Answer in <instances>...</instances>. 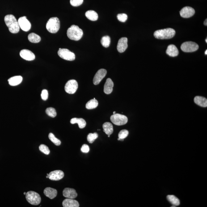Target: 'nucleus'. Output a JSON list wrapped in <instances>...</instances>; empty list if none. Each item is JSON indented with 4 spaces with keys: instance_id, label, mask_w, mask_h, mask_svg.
<instances>
[{
    "instance_id": "obj_1",
    "label": "nucleus",
    "mask_w": 207,
    "mask_h": 207,
    "mask_svg": "<svg viewBox=\"0 0 207 207\" xmlns=\"http://www.w3.org/2000/svg\"><path fill=\"white\" fill-rule=\"evenodd\" d=\"M4 21L9 31L12 34H17L20 31V26L18 21L12 15H7L5 17Z\"/></svg>"
},
{
    "instance_id": "obj_2",
    "label": "nucleus",
    "mask_w": 207,
    "mask_h": 207,
    "mask_svg": "<svg viewBox=\"0 0 207 207\" xmlns=\"http://www.w3.org/2000/svg\"><path fill=\"white\" fill-rule=\"evenodd\" d=\"M83 31L78 26L72 25L68 29L67 35L71 40L78 41L80 40L83 35Z\"/></svg>"
},
{
    "instance_id": "obj_3",
    "label": "nucleus",
    "mask_w": 207,
    "mask_h": 207,
    "mask_svg": "<svg viewBox=\"0 0 207 207\" xmlns=\"http://www.w3.org/2000/svg\"><path fill=\"white\" fill-rule=\"evenodd\" d=\"M175 34L176 31L173 29L167 28L156 31L154 36L157 39H168L173 37Z\"/></svg>"
},
{
    "instance_id": "obj_4",
    "label": "nucleus",
    "mask_w": 207,
    "mask_h": 207,
    "mask_svg": "<svg viewBox=\"0 0 207 207\" xmlns=\"http://www.w3.org/2000/svg\"><path fill=\"white\" fill-rule=\"evenodd\" d=\"M59 19L57 17L51 18L47 22L46 28L51 33L55 34L58 31L60 28Z\"/></svg>"
},
{
    "instance_id": "obj_5",
    "label": "nucleus",
    "mask_w": 207,
    "mask_h": 207,
    "mask_svg": "<svg viewBox=\"0 0 207 207\" xmlns=\"http://www.w3.org/2000/svg\"><path fill=\"white\" fill-rule=\"evenodd\" d=\"M26 198L27 201L33 205H38L41 201L40 195L34 191H29L26 193Z\"/></svg>"
},
{
    "instance_id": "obj_6",
    "label": "nucleus",
    "mask_w": 207,
    "mask_h": 207,
    "mask_svg": "<svg viewBox=\"0 0 207 207\" xmlns=\"http://www.w3.org/2000/svg\"><path fill=\"white\" fill-rule=\"evenodd\" d=\"M111 120L115 125L120 126L126 124L128 122V118L124 115L116 113L111 116Z\"/></svg>"
},
{
    "instance_id": "obj_7",
    "label": "nucleus",
    "mask_w": 207,
    "mask_h": 207,
    "mask_svg": "<svg viewBox=\"0 0 207 207\" xmlns=\"http://www.w3.org/2000/svg\"><path fill=\"white\" fill-rule=\"evenodd\" d=\"M58 53L61 58L68 61H73L75 59V54L67 49L61 48L59 50Z\"/></svg>"
},
{
    "instance_id": "obj_8",
    "label": "nucleus",
    "mask_w": 207,
    "mask_h": 207,
    "mask_svg": "<svg viewBox=\"0 0 207 207\" xmlns=\"http://www.w3.org/2000/svg\"><path fill=\"white\" fill-rule=\"evenodd\" d=\"M181 48L184 52H192L198 49L199 46L194 42H187L181 44Z\"/></svg>"
},
{
    "instance_id": "obj_9",
    "label": "nucleus",
    "mask_w": 207,
    "mask_h": 207,
    "mask_svg": "<svg viewBox=\"0 0 207 207\" xmlns=\"http://www.w3.org/2000/svg\"><path fill=\"white\" fill-rule=\"evenodd\" d=\"M78 88L77 81L74 79L70 80L65 85V91L69 94L75 93Z\"/></svg>"
},
{
    "instance_id": "obj_10",
    "label": "nucleus",
    "mask_w": 207,
    "mask_h": 207,
    "mask_svg": "<svg viewBox=\"0 0 207 207\" xmlns=\"http://www.w3.org/2000/svg\"><path fill=\"white\" fill-rule=\"evenodd\" d=\"M20 27L25 31H28L31 28V25L26 16L21 17L18 20Z\"/></svg>"
},
{
    "instance_id": "obj_11",
    "label": "nucleus",
    "mask_w": 207,
    "mask_h": 207,
    "mask_svg": "<svg viewBox=\"0 0 207 207\" xmlns=\"http://www.w3.org/2000/svg\"><path fill=\"white\" fill-rule=\"evenodd\" d=\"M180 15L182 17L188 18L194 15L195 11L194 9L190 7H183L180 11Z\"/></svg>"
},
{
    "instance_id": "obj_12",
    "label": "nucleus",
    "mask_w": 207,
    "mask_h": 207,
    "mask_svg": "<svg viewBox=\"0 0 207 207\" xmlns=\"http://www.w3.org/2000/svg\"><path fill=\"white\" fill-rule=\"evenodd\" d=\"M106 74L107 71L105 69H101L98 70L94 77V84L95 85L99 84Z\"/></svg>"
},
{
    "instance_id": "obj_13",
    "label": "nucleus",
    "mask_w": 207,
    "mask_h": 207,
    "mask_svg": "<svg viewBox=\"0 0 207 207\" xmlns=\"http://www.w3.org/2000/svg\"><path fill=\"white\" fill-rule=\"evenodd\" d=\"M51 180L58 181L62 179L64 176V172L61 170H58L52 171L47 175Z\"/></svg>"
},
{
    "instance_id": "obj_14",
    "label": "nucleus",
    "mask_w": 207,
    "mask_h": 207,
    "mask_svg": "<svg viewBox=\"0 0 207 207\" xmlns=\"http://www.w3.org/2000/svg\"><path fill=\"white\" fill-rule=\"evenodd\" d=\"M20 55L22 58L27 61H32L35 58L34 54L28 50H22L20 51Z\"/></svg>"
},
{
    "instance_id": "obj_15",
    "label": "nucleus",
    "mask_w": 207,
    "mask_h": 207,
    "mask_svg": "<svg viewBox=\"0 0 207 207\" xmlns=\"http://www.w3.org/2000/svg\"><path fill=\"white\" fill-rule=\"evenodd\" d=\"M128 39L126 37L121 38L119 39L117 45L118 51L120 53L125 52L128 47Z\"/></svg>"
},
{
    "instance_id": "obj_16",
    "label": "nucleus",
    "mask_w": 207,
    "mask_h": 207,
    "mask_svg": "<svg viewBox=\"0 0 207 207\" xmlns=\"http://www.w3.org/2000/svg\"><path fill=\"white\" fill-rule=\"evenodd\" d=\"M63 196L67 198L75 199L78 196L75 190L73 188H65L63 192Z\"/></svg>"
},
{
    "instance_id": "obj_17",
    "label": "nucleus",
    "mask_w": 207,
    "mask_h": 207,
    "mask_svg": "<svg viewBox=\"0 0 207 207\" xmlns=\"http://www.w3.org/2000/svg\"><path fill=\"white\" fill-rule=\"evenodd\" d=\"M166 53L171 57H175L179 54V51L176 46L174 44H170L168 47Z\"/></svg>"
},
{
    "instance_id": "obj_18",
    "label": "nucleus",
    "mask_w": 207,
    "mask_h": 207,
    "mask_svg": "<svg viewBox=\"0 0 207 207\" xmlns=\"http://www.w3.org/2000/svg\"><path fill=\"white\" fill-rule=\"evenodd\" d=\"M63 207H79V204L77 200L73 199L67 198L65 199L62 203Z\"/></svg>"
},
{
    "instance_id": "obj_19",
    "label": "nucleus",
    "mask_w": 207,
    "mask_h": 207,
    "mask_svg": "<svg viewBox=\"0 0 207 207\" xmlns=\"http://www.w3.org/2000/svg\"><path fill=\"white\" fill-rule=\"evenodd\" d=\"M114 83L111 79H107L104 86V91L105 93L109 94L111 93L113 91Z\"/></svg>"
},
{
    "instance_id": "obj_20",
    "label": "nucleus",
    "mask_w": 207,
    "mask_h": 207,
    "mask_svg": "<svg viewBox=\"0 0 207 207\" xmlns=\"http://www.w3.org/2000/svg\"><path fill=\"white\" fill-rule=\"evenodd\" d=\"M44 195L47 197L49 198L50 199L52 200L55 198L57 195V190L50 187H47L44 190Z\"/></svg>"
},
{
    "instance_id": "obj_21",
    "label": "nucleus",
    "mask_w": 207,
    "mask_h": 207,
    "mask_svg": "<svg viewBox=\"0 0 207 207\" xmlns=\"http://www.w3.org/2000/svg\"><path fill=\"white\" fill-rule=\"evenodd\" d=\"M23 78L20 76H15L12 77L8 79L9 83L10 86H16L21 83Z\"/></svg>"
},
{
    "instance_id": "obj_22",
    "label": "nucleus",
    "mask_w": 207,
    "mask_h": 207,
    "mask_svg": "<svg viewBox=\"0 0 207 207\" xmlns=\"http://www.w3.org/2000/svg\"><path fill=\"white\" fill-rule=\"evenodd\" d=\"M194 102L200 106L206 107L207 106V99L203 97L197 96L194 98Z\"/></svg>"
},
{
    "instance_id": "obj_23",
    "label": "nucleus",
    "mask_w": 207,
    "mask_h": 207,
    "mask_svg": "<svg viewBox=\"0 0 207 207\" xmlns=\"http://www.w3.org/2000/svg\"><path fill=\"white\" fill-rule=\"evenodd\" d=\"M70 123L71 124H75L77 123L78 124L80 129H83L86 127V123L84 119L82 118H73L71 120Z\"/></svg>"
},
{
    "instance_id": "obj_24",
    "label": "nucleus",
    "mask_w": 207,
    "mask_h": 207,
    "mask_svg": "<svg viewBox=\"0 0 207 207\" xmlns=\"http://www.w3.org/2000/svg\"><path fill=\"white\" fill-rule=\"evenodd\" d=\"M104 131L107 135H111L113 132V127L111 123L106 122L103 125Z\"/></svg>"
},
{
    "instance_id": "obj_25",
    "label": "nucleus",
    "mask_w": 207,
    "mask_h": 207,
    "mask_svg": "<svg viewBox=\"0 0 207 207\" xmlns=\"http://www.w3.org/2000/svg\"><path fill=\"white\" fill-rule=\"evenodd\" d=\"M85 15L87 19L91 21H96L98 19V14L94 10H90L86 12Z\"/></svg>"
},
{
    "instance_id": "obj_26",
    "label": "nucleus",
    "mask_w": 207,
    "mask_h": 207,
    "mask_svg": "<svg viewBox=\"0 0 207 207\" xmlns=\"http://www.w3.org/2000/svg\"><path fill=\"white\" fill-rule=\"evenodd\" d=\"M28 39L31 43H38L41 40V37L36 34L32 33L28 35Z\"/></svg>"
},
{
    "instance_id": "obj_27",
    "label": "nucleus",
    "mask_w": 207,
    "mask_h": 207,
    "mask_svg": "<svg viewBox=\"0 0 207 207\" xmlns=\"http://www.w3.org/2000/svg\"><path fill=\"white\" fill-rule=\"evenodd\" d=\"M167 199L171 204L175 206H178L180 204V201L179 199L174 195H168Z\"/></svg>"
},
{
    "instance_id": "obj_28",
    "label": "nucleus",
    "mask_w": 207,
    "mask_h": 207,
    "mask_svg": "<svg viewBox=\"0 0 207 207\" xmlns=\"http://www.w3.org/2000/svg\"><path fill=\"white\" fill-rule=\"evenodd\" d=\"M98 105V101L95 99H93L90 100L86 103V107L88 109H92L96 108Z\"/></svg>"
},
{
    "instance_id": "obj_29",
    "label": "nucleus",
    "mask_w": 207,
    "mask_h": 207,
    "mask_svg": "<svg viewBox=\"0 0 207 207\" xmlns=\"http://www.w3.org/2000/svg\"><path fill=\"white\" fill-rule=\"evenodd\" d=\"M101 42L104 47L107 48L109 46L111 43V39L108 36H103L101 40Z\"/></svg>"
},
{
    "instance_id": "obj_30",
    "label": "nucleus",
    "mask_w": 207,
    "mask_h": 207,
    "mask_svg": "<svg viewBox=\"0 0 207 207\" xmlns=\"http://www.w3.org/2000/svg\"><path fill=\"white\" fill-rule=\"evenodd\" d=\"M49 139L55 145L59 146L61 144V141L55 137V135L53 133H50L48 135Z\"/></svg>"
},
{
    "instance_id": "obj_31",
    "label": "nucleus",
    "mask_w": 207,
    "mask_h": 207,
    "mask_svg": "<svg viewBox=\"0 0 207 207\" xmlns=\"http://www.w3.org/2000/svg\"><path fill=\"white\" fill-rule=\"evenodd\" d=\"M46 113L48 116L54 118L57 116V112L55 109L53 107H48L46 110Z\"/></svg>"
},
{
    "instance_id": "obj_32",
    "label": "nucleus",
    "mask_w": 207,
    "mask_h": 207,
    "mask_svg": "<svg viewBox=\"0 0 207 207\" xmlns=\"http://www.w3.org/2000/svg\"><path fill=\"white\" fill-rule=\"evenodd\" d=\"M98 135L97 133H90L87 136V140L90 144H92L96 139L98 138Z\"/></svg>"
},
{
    "instance_id": "obj_33",
    "label": "nucleus",
    "mask_w": 207,
    "mask_h": 207,
    "mask_svg": "<svg viewBox=\"0 0 207 207\" xmlns=\"http://www.w3.org/2000/svg\"><path fill=\"white\" fill-rule=\"evenodd\" d=\"M39 149L40 151L44 154L48 155L50 153V150L49 148L45 145L41 144L39 146Z\"/></svg>"
},
{
    "instance_id": "obj_34",
    "label": "nucleus",
    "mask_w": 207,
    "mask_h": 207,
    "mask_svg": "<svg viewBox=\"0 0 207 207\" xmlns=\"http://www.w3.org/2000/svg\"><path fill=\"white\" fill-rule=\"evenodd\" d=\"M129 131L127 130H122L120 131L118 135L119 138L120 139H124L126 138L128 135H129Z\"/></svg>"
},
{
    "instance_id": "obj_35",
    "label": "nucleus",
    "mask_w": 207,
    "mask_h": 207,
    "mask_svg": "<svg viewBox=\"0 0 207 207\" xmlns=\"http://www.w3.org/2000/svg\"><path fill=\"white\" fill-rule=\"evenodd\" d=\"M117 18L119 21L125 22L128 18V15L125 14H118Z\"/></svg>"
},
{
    "instance_id": "obj_36",
    "label": "nucleus",
    "mask_w": 207,
    "mask_h": 207,
    "mask_svg": "<svg viewBox=\"0 0 207 207\" xmlns=\"http://www.w3.org/2000/svg\"><path fill=\"white\" fill-rule=\"evenodd\" d=\"M70 4L74 7H78L82 5L83 2V0H70Z\"/></svg>"
},
{
    "instance_id": "obj_37",
    "label": "nucleus",
    "mask_w": 207,
    "mask_h": 207,
    "mask_svg": "<svg viewBox=\"0 0 207 207\" xmlns=\"http://www.w3.org/2000/svg\"><path fill=\"white\" fill-rule=\"evenodd\" d=\"M42 99L44 101H46L48 99V91L46 90H42L41 93Z\"/></svg>"
},
{
    "instance_id": "obj_38",
    "label": "nucleus",
    "mask_w": 207,
    "mask_h": 207,
    "mask_svg": "<svg viewBox=\"0 0 207 207\" xmlns=\"http://www.w3.org/2000/svg\"><path fill=\"white\" fill-rule=\"evenodd\" d=\"M81 151L84 153H88L90 151V148L88 145L84 144L81 148Z\"/></svg>"
},
{
    "instance_id": "obj_39",
    "label": "nucleus",
    "mask_w": 207,
    "mask_h": 207,
    "mask_svg": "<svg viewBox=\"0 0 207 207\" xmlns=\"http://www.w3.org/2000/svg\"><path fill=\"white\" fill-rule=\"evenodd\" d=\"M204 25H205L206 26H207V19H206L204 21Z\"/></svg>"
},
{
    "instance_id": "obj_40",
    "label": "nucleus",
    "mask_w": 207,
    "mask_h": 207,
    "mask_svg": "<svg viewBox=\"0 0 207 207\" xmlns=\"http://www.w3.org/2000/svg\"><path fill=\"white\" fill-rule=\"evenodd\" d=\"M205 55H207V50H206L205 52Z\"/></svg>"
},
{
    "instance_id": "obj_41",
    "label": "nucleus",
    "mask_w": 207,
    "mask_h": 207,
    "mask_svg": "<svg viewBox=\"0 0 207 207\" xmlns=\"http://www.w3.org/2000/svg\"><path fill=\"white\" fill-rule=\"evenodd\" d=\"M116 112H115V111H114V112H113V114H116Z\"/></svg>"
},
{
    "instance_id": "obj_42",
    "label": "nucleus",
    "mask_w": 207,
    "mask_h": 207,
    "mask_svg": "<svg viewBox=\"0 0 207 207\" xmlns=\"http://www.w3.org/2000/svg\"><path fill=\"white\" fill-rule=\"evenodd\" d=\"M205 41H206V43H207V39H206Z\"/></svg>"
},
{
    "instance_id": "obj_43",
    "label": "nucleus",
    "mask_w": 207,
    "mask_h": 207,
    "mask_svg": "<svg viewBox=\"0 0 207 207\" xmlns=\"http://www.w3.org/2000/svg\"><path fill=\"white\" fill-rule=\"evenodd\" d=\"M26 192H24V193H23V194H24V195H26Z\"/></svg>"
},
{
    "instance_id": "obj_44",
    "label": "nucleus",
    "mask_w": 207,
    "mask_h": 207,
    "mask_svg": "<svg viewBox=\"0 0 207 207\" xmlns=\"http://www.w3.org/2000/svg\"><path fill=\"white\" fill-rule=\"evenodd\" d=\"M110 135H108V137H110Z\"/></svg>"
},
{
    "instance_id": "obj_45",
    "label": "nucleus",
    "mask_w": 207,
    "mask_h": 207,
    "mask_svg": "<svg viewBox=\"0 0 207 207\" xmlns=\"http://www.w3.org/2000/svg\"><path fill=\"white\" fill-rule=\"evenodd\" d=\"M176 207V206H171V207Z\"/></svg>"
},
{
    "instance_id": "obj_46",
    "label": "nucleus",
    "mask_w": 207,
    "mask_h": 207,
    "mask_svg": "<svg viewBox=\"0 0 207 207\" xmlns=\"http://www.w3.org/2000/svg\"><path fill=\"white\" fill-rule=\"evenodd\" d=\"M46 178H48V176H46Z\"/></svg>"
}]
</instances>
